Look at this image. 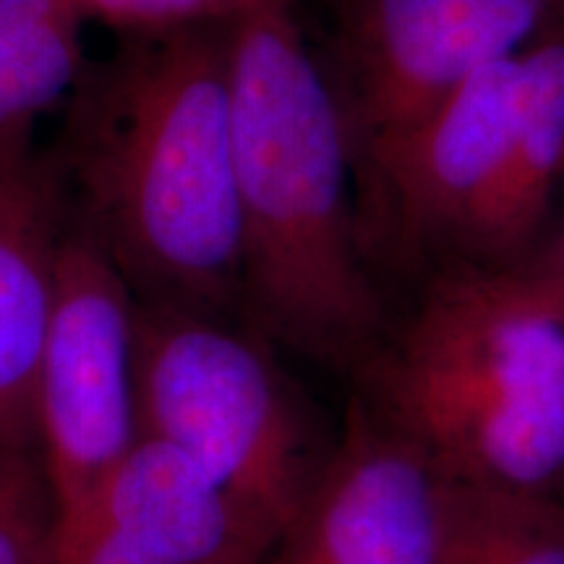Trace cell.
<instances>
[{
	"instance_id": "1",
	"label": "cell",
	"mask_w": 564,
	"mask_h": 564,
	"mask_svg": "<svg viewBox=\"0 0 564 564\" xmlns=\"http://www.w3.org/2000/svg\"><path fill=\"white\" fill-rule=\"evenodd\" d=\"M232 26L118 37L89 61L53 152L133 299L246 319Z\"/></svg>"
},
{
	"instance_id": "14",
	"label": "cell",
	"mask_w": 564,
	"mask_h": 564,
	"mask_svg": "<svg viewBox=\"0 0 564 564\" xmlns=\"http://www.w3.org/2000/svg\"><path fill=\"white\" fill-rule=\"evenodd\" d=\"M278 3L288 0H68L84 24H100L118 37L238 24Z\"/></svg>"
},
{
	"instance_id": "7",
	"label": "cell",
	"mask_w": 564,
	"mask_h": 564,
	"mask_svg": "<svg viewBox=\"0 0 564 564\" xmlns=\"http://www.w3.org/2000/svg\"><path fill=\"white\" fill-rule=\"evenodd\" d=\"M444 514L447 481L356 392L270 564H442Z\"/></svg>"
},
{
	"instance_id": "6",
	"label": "cell",
	"mask_w": 564,
	"mask_h": 564,
	"mask_svg": "<svg viewBox=\"0 0 564 564\" xmlns=\"http://www.w3.org/2000/svg\"><path fill=\"white\" fill-rule=\"evenodd\" d=\"M139 442L137 299L74 209L34 384V449L58 528L95 502Z\"/></svg>"
},
{
	"instance_id": "12",
	"label": "cell",
	"mask_w": 564,
	"mask_h": 564,
	"mask_svg": "<svg viewBox=\"0 0 564 564\" xmlns=\"http://www.w3.org/2000/svg\"><path fill=\"white\" fill-rule=\"evenodd\" d=\"M442 564H564V497L447 484Z\"/></svg>"
},
{
	"instance_id": "16",
	"label": "cell",
	"mask_w": 564,
	"mask_h": 564,
	"mask_svg": "<svg viewBox=\"0 0 564 564\" xmlns=\"http://www.w3.org/2000/svg\"><path fill=\"white\" fill-rule=\"evenodd\" d=\"M322 3H324V0H322Z\"/></svg>"
},
{
	"instance_id": "4",
	"label": "cell",
	"mask_w": 564,
	"mask_h": 564,
	"mask_svg": "<svg viewBox=\"0 0 564 564\" xmlns=\"http://www.w3.org/2000/svg\"><path fill=\"white\" fill-rule=\"evenodd\" d=\"M141 436L194 463L278 546L335 440H322L278 345L246 319L137 301Z\"/></svg>"
},
{
	"instance_id": "5",
	"label": "cell",
	"mask_w": 564,
	"mask_h": 564,
	"mask_svg": "<svg viewBox=\"0 0 564 564\" xmlns=\"http://www.w3.org/2000/svg\"><path fill=\"white\" fill-rule=\"evenodd\" d=\"M327 42L316 47L340 110L356 173L358 217L387 167L463 84L514 58L564 0H324Z\"/></svg>"
},
{
	"instance_id": "11",
	"label": "cell",
	"mask_w": 564,
	"mask_h": 564,
	"mask_svg": "<svg viewBox=\"0 0 564 564\" xmlns=\"http://www.w3.org/2000/svg\"><path fill=\"white\" fill-rule=\"evenodd\" d=\"M84 26L68 0H0V152L40 144L66 108L91 61Z\"/></svg>"
},
{
	"instance_id": "9",
	"label": "cell",
	"mask_w": 564,
	"mask_h": 564,
	"mask_svg": "<svg viewBox=\"0 0 564 564\" xmlns=\"http://www.w3.org/2000/svg\"><path fill=\"white\" fill-rule=\"evenodd\" d=\"M74 199L53 144L0 152V442L34 449V384Z\"/></svg>"
},
{
	"instance_id": "15",
	"label": "cell",
	"mask_w": 564,
	"mask_h": 564,
	"mask_svg": "<svg viewBox=\"0 0 564 564\" xmlns=\"http://www.w3.org/2000/svg\"><path fill=\"white\" fill-rule=\"evenodd\" d=\"M514 285L564 322V223L546 230L520 262L502 270Z\"/></svg>"
},
{
	"instance_id": "2",
	"label": "cell",
	"mask_w": 564,
	"mask_h": 564,
	"mask_svg": "<svg viewBox=\"0 0 564 564\" xmlns=\"http://www.w3.org/2000/svg\"><path fill=\"white\" fill-rule=\"evenodd\" d=\"M232 123L246 322L278 348L358 377L392 327L340 110L299 0L232 26Z\"/></svg>"
},
{
	"instance_id": "3",
	"label": "cell",
	"mask_w": 564,
	"mask_h": 564,
	"mask_svg": "<svg viewBox=\"0 0 564 564\" xmlns=\"http://www.w3.org/2000/svg\"><path fill=\"white\" fill-rule=\"evenodd\" d=\"M356 379L447 484L564 497V322L502 270L429 272Z\"/></svg>"
},
{
	"instance_id": "8",
	"label": "cell",
	"mask_w": 564,
	"mask_h": 564,
	"mask_svg": "<svg viewBox=\"0 0 564 564\" xmlns=\"http://www.w3.org/2000/svg\"><path fill=\"white\" fill-rule=\"evenodd\" d=\"M241 510L165 444L144 440L79 518L51 564H270Z\"/></svg>"
},
{
	"instance_id": "10",
	"label": "cell",
	"mask_w": 564,
	"mask_h": 564,
	"mask_svg": "<svg viewBox=\"0 0 564 564\" xmlns=\"http://www.w3.org/2000/svg\"><path fill=\"white\" fill-rule=\"evenodd\" d=\"M564 175V17L518 55L514 126L502 181L465 267L505 270L546 232Z\"/></svg>"
},
{
	"instance_id": "13",
	"label": "cell",
	"mask_w": 564,
	"mask_h": 564,
	"mask_svg": "<svg viewBox=\"0 0 564 564\" xmlns=\"http://www.w3.org/2000/svg\"><path fill=\"white\" fill-rule=\"evenodd\" d=\"M58 510L37 449L0 442V564H51Z\"/></svg>"
}]
</instances>
